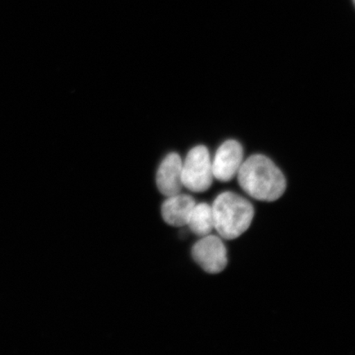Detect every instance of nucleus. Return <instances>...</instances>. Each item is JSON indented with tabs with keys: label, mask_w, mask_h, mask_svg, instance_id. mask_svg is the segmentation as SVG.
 Instances as JSON below:
<instances>
[{
	"label": "nucleus",
	"mask_w": 355,
	"mask_h": 355,
	"mask_svg": "<svg viewBox=\"0 0 355 355\" xmlns=\"http://www.w3.org/2000/svg\"><path fill=\"white\" fill-rule=\"evenodd\" d=\"M237 177L244 192L259 201H277L286 189L282 171L263 155H254L243 161Z\"/></svg>",
	"instance_id": "f257e3e1"
},
{
	"label": "nucleus",
	"mask_w": 355,
	"mask_h": 355,
	"mask_svg": "<svg viewBox=\"0 0 355 355\" xmlns=\"http://www.w3.org/2000/svg\"><path fill=\"white\" fill-rule=\"evenodd\" d=\"M183 161L179 154L173 153L166 155L158 168L157 184L164 196L171 197L180 193Z\"/></svg>",
	"instance_id": "423d86ee"
},
{
	"label": "nucleus",
	"mask_w": 355,
	"mask_h": 355,
	"mask_svg": "<svg viewBox=\"0 0 355 355\" xmlns=\"http://www.w3.org/2000/svg\"><path fill=\"white\" fill-rule=\"evenodd\" d=\"M192 256L196 263L207 273L218 274L228 263L227 251L222 239L208 234L194 244Z\"/></svg>",
	"instance_id": "20e7f679"
},
{
	"label": "nucleus",
	"mask_w": 355,
	"mask_h": 355,
	"mask_svg": "<svg viewBox=\"0 0 355 355\" xmlns=\"http://www.w3.org/2000/svg\"><path fill=\"white\" fill-rule=\"evenodd\" d=\"M214 229L222 239L232 241L250 228L254 208L241 195L225 192L217 196L211 206Z\"/></svg>",
	"instance_id": "f03ea898"
},
{
	"label": "nucleus",
	"mask_w": 355,
	"mask_h": 355,
	"mask_svg": "<svg viewBox=\"0 0 355 355\" xmlns=\"http://www.w3.org/2000/svg\"><path fill=\"white\" fill-rule=\"evenodd\" d=\"M187 225L198 236L210 234L214 229L211 206L205 202L196 204L190 213Z\"/></svg>",
	"instance_id": "6e6552de"
},
{
	"label": "nucleus",
	"mask_w": 355,
	"mask_h": 355,
	"mask_svg": "<svg viewBox=\"0 0 355 355\" xmlns=\"http://www.w3.org/2000/svg\"><path fill=\"white\" fill-rule=\"evenodd\" d=\"M354 3H355V0H354Z\"/></svg>",
	"instance_id": "1a4fd4ad"
},
{
	"label": "nucleus",
	"mask_w": 355,
	"mask_h": 355,
	"mask_svg": "<svg viewBox=\"0 0 355 355\" xmlns=\"http://www.w3.org/2000/svg\"><path fill=\"white\" fill-rule=\"evenodd\" d=\"M195 205L194 199L187 194L178 193L168 197L162 207L163 219L175 227L187 225L190 213Z\"/></svg>",
	"instance_id": "0eeeda50"
},
{
	"label": "nucleus",
	"mask_w": 355,
	"mask_h": 355,
	"mask_svg": "<svg viewBox=\"0 0 355 355\" xmlns=\"http://www.w3.org/2000/svg\"><path fill=\"white\" fill-rule=\"evenodd\" d=\"M243 162V150L241 144L235 140H228L221 144L212 159V171L214 179L228 182L237 176Z\"/></svg>",
	"instance_id": "39448f33"
},
{
	"label": "nucleus",
	"mask_w": 355,
	"mask_h": 355,
	"mask_svg": "<svg viewBox=\"0 0 355 355\" xmlns=\"http://www.w3.org/2000/svg\"><path fill=\"white\" fill-rule=\"evenodd\" d=\"M213 179L209 150L205 146H195L183 162L182 183L184 187L193 193L206 192L210 189Z\"/></svg>",
	"instance_id": "7ed1b4c3"
}]
</instances>
